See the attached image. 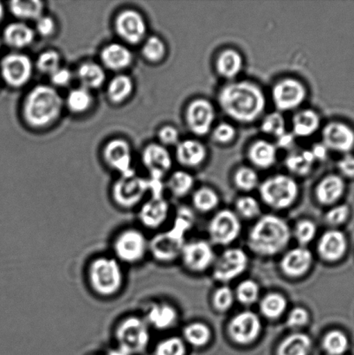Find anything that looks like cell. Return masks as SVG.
<instances>
[{"mask_svg":"<svg viewBox=\"0 0 354 355\" xmlns=\"http://www.w3.org/2000/svg\"><path fill=\"white\" fill-rule=\"evenodd\" d=\"M221 110L231 120L241 124H251L265 113L266 96L256 83L241 80L222 87L218 95Z\"/></svg>","mask_w":354,"mask_h":355,"instance_id":"cell-1","label":"cell"},{"mask_svg":"<svg viewBox=\"0 0 354 355\" xmlns=\"http://www.w3.org/2000/svg\"><path fill=\"white\" fill-rule=\"evenodd\" d=\"M62 107L64 101L54 87L37 85L24 97L23 119L28 126L36 130L48 128L60 117Z\"/></svg>","mask_w":354,"mask_h":355,"instance_id":"cell-2","label":"cell"},{"mask_svg":"<svg viewBox=\"0 0 354 355\" xmlns=\"http://www.w3.org/2000/svg\"><path fill=\"white\" fill-rule=\"evenodd\" d=\"M86 279L96 297L112 299L123 291L126 283L124 266L112 255L94 257L87 266Z\"/></svg>","mask_w":354,"mask_h":355,"instance_id":"cell-3","label":"cell"},{"mask_svg":"<svg viewBox=\"0 0 354 355\" xmlns=\"http://www.w3.org/2000/svg\"><path fill=\"white\" fill-rule=\"evenodd\" d=\"M290 239L291 230L287 222L277 216L268 214L260 218L251 228L248 245L259 256L272 257L282 252Z\"/></svg>","mask_w":354,"mask_h":355,"instance_id":"cell-4","label":"cell"},{"mask_svg":"<svg viewBox=\"0 0 354 355\" xmlns=\"http://www.w3.org/2000/svg\"><path fill=\"white\" fill-rule=\"evenodd\" d=\"M117 349L127 355H141L148 349L152 329L141 315H127L117 322L114 329Z\"/></svg>","mask_w":354,"mask_h":355,"instance_id":"cell-5","label":"cell"},{"mask_svg":"<svg viewBox=\"0 0 354 355\" xmlns=\"http://www.w3.org/2000/svg\"><path fill=\"white\" fill-rule=\"evenodd\" d=\"M149 239L141 227L121 230L111 243V255L124 266H138L149 256Z\"/></svg>","mask_w":354,"mask_h":355,"instance_id":"cell-6","label":"cell"},{"mask_svg":"<svg viewBox=\"0 0 354 355\" xmlns=\"http://www.w3.org/2000/svg\"><path fill=\"white\" fill-rule=\"evenodd\" d=\"M262 200L276 210H284L292 205L299 197L300 187L293 177L276 175L259 184Z\"/></svg>","mask_w":354,"mask_h":355,"instance_id":"cell-7","label":"cell"},{"mask_svg":"<svg viewBox=\"0 0 354 355\" xmlns=\"http://www.w3.org/2000/svg\"><path fill=\"white\" fill-rule=\"evenodd\" d=\"M149 191V180L134 173L120 176L111 188V198L118 208L132 210L143 203Z\"/></svg>","mask_w":354,"mask_h":355,"instance_id":"cell-8","label":"cell"},{"mask_svg":"<svg viewBox=\"0 0 354 355\" xmlns=\"http://www.w3.org/2000/svg\"><path fill=\"white\" fill-rule=\"evenodd\" d=\"M307 97V87L294 78L280 79L272 87V102L280 113L299 109Z\"/></svg>","mask_w":354,"mask_h":355,"instance_id":"cell-9","label":"cell"},{"mask_svg":"<svg viewBox=\"0 0 354 355\" xmlns=\"http://www.w3.org/2000/svg\"><path fill=\"white\" fill-rule=\"evenodd\" d=\"M185 236L173 228L156 233L149 239V255L158 263L173 262L182 255Z\"/></svg>","mask_w":354,"mask_h":355,"instance_id":"cell-10","label":"cell"},{"mask_svg":"<svg viewBox=\"0 0 354 355\" xmlns=\"http://www.w3.org/2000/svg\"><path fill=\"white\" fill-rule=\"evenodd\" d=\"M34 65L29 55L12 52L5 55L0 62V74L6 85L12 88H22L30 82Z\"/></svg>","mask_w":354,"mask_h":355,"instance_id":"cell-11","label":"cell"},{"mask_svg":"<svg viewBox=\"0 0 354 355\" xmlns=\"http://www.w3.org/2000/svg\"><path fill=\"white\" fill-rule=\"evenodd\" d=\"M213 103L206 98H196L186 107L185 119L187 128L196 137H206L213 130L216 121Z\"/></svg>","mask_w":354,"mask_h":355,"instance_id":"cell-12","label":"cell"},{"mask_svg":"<svg viewBox=\"0 0 354 355\" xmlns=\"http://www.w3.org/2000/svg\"><path fill=\"white\" fill-rule=\"evenodd\" d=\"M242 231L240 218L235 211L224 209L211 219L208 232L218 245H229L237 240Z\"/></svg>","mask_w":354,"mask_h":355,"instance_id":"cell-13","label":"cell"},{"mask_svg":"<svg viewBox=\"0 0 354 355\" xmlns=\"http://www.w3.org/2000/svg\"><path fill=\"white\" fill-rule=\"evenodd\" d=\"M114 24L118 37L126 43L136 45L145 40L148 31L147 21L138 10H121L114 19Z\"/></svg>","mask_w":354,"mask_h":355,"instance_id":"cell-14","label":"cell"},{"mask_svg":"<svg viewBox=\"0 0 354 355\" xmlns=\"http://www.w3.org/2000/svg\"><path fill=\"white\" fill-rule=\"evenodd\" d=\"M261 319L251 311H242L231 320L228 334L231 340L238 345H249L258 340L262 332Z\"/></svg>","mask_w":354,"mask_h":355,"instance_id":"cell-15","label":"cell"},{"mask_svg":"<svg viewBox=\"0 0 354 355\" xmlns=\"http://www.w3.org/2000/svg\"><path fill=\"white\" fill-rule=\"evenodd\" d=\"M249 266L247 254L239 248L224 250L215 261L213 277L221 283H229L241 276Z\"/></svg>","mask_w":354,"mask_h":355,"instance_id":"cell-16","label":"cell"},{"mask_svg":"<svg viewBox=\"0 0 354 355\" xmlns=\"http://www.w3.org/2000/svg\"><path fill=\"white\" fill-rule=\"evenodd\" d=\"M170 205L163 196H151L138 207L137 218L141 228L157 231L168 221Z\"/></svg>","mask_w":354,"mask_h":355,"instance_id":"cell-17","label":"cell"},{"mask_svg":"<svg viewBox=\"0 0 354 355\" xmlns=\"http://www.w3.org/2000/svg\"><path fill=\"white\" fill-rule=\"evenodd\" d=\"M103 157L106 165L119 172L121 176L135 173L132 168L133 155H132L131 146L123 138H114L107 141L103 148Z\"/></svg>","mask_w":354,"mask_h":355,"instance_id":"cell-18","label":"cell"},{"mask_svg":"<svg viewBox=\"0 0 354 355\" xmlns=\"http://www.w3.org/2000/svg\"><path fill=\"white\" fill-rule=\"evenodd\" d=\"M180 259L187 270L203 272L214 264L216 257L209 243L197 240L185 243Z\"/></svg>","mask_w":354,"mask_h":355,"instance_id":"cell-19","label":"cell"},{"mask_svg":"<svg viewBox=\"0 0 354 355\" xmlns=\"http://www.w3.org/2000/svg\"><path fill=\"white\" fill-rule=\"evenodd\" d=\"M322 144L329 151L350 154L354 148V130L341 121H331L321 131Z\"/></svg>","mask_w":354,"mask_h":355,"instance_id":"cell-20","label":"cell"},{"mask_svg":"<svg viewBox=\"0 0 354 355\" xmlns=\"http://www.w3.org/2000/svg\"><path fill=\"white\" fill-rule=\"evenodd\" d=\"M143 316L152 330L166 331L175 327L179 319V313L175 306L164 301H152L145 306Z\"/></svg>","mask_w":354,"mask_h":355,"instance_id":"cell-21","label":"cell"},{"mask_svg":"<svg viewBox=\"0 0 354 355\" xmlns=\"http://www.w3.org/2000/svg\"><path fill=\"white\" fill-rule=\"evenodd\" d=\"M141 161L150 179L162 180L172 166V158L168 148L159 144H150L142 151Z\"/></svg>","mask_w":354,"mask_h":355,"instance_id":"cell-22","label":"cell"},{"mask_svg":"<svg viewBox=\"0 0 354 355\" xmlns=\"http://www.w3.org/2000/svg\"><path fill=\"white\" fill-rule=\"evenodd\" d=\"M313 259L310 250L306 247H297L284 254L280 268L287 277L300 278L310 270Z\"/></svg>","mask_w":354,"mask_h":355,"instance_id":"cell-23","label":"cell"},{"mask_svg":"<svg viewBox=\"0 0 354 355\" xmlns=\"http://www.w3.org/2000/svg\"><path fill=\"white\" fill-rule=\"evenodd\" d=\"M206 145L195 139H186L176 146L175 157L180 165L187 168H197L206 161Z\"/></svg>","mask_w":354,"mask_h":355,"instance_id":"cell-24","label":"cell"},{"mask_svg":"<svg viewBox=\"0 0 354 355\" xmlns=\"http://www.w3.org/2000/svg\"><path fill=\"white\" fill-rule=\"evenodd\" d=\"M346 248L348 241L344 233L338 230H329L319 240L317 252L322 259L333 263L342 259Z\"/></svg>","mask_w":354,"mask_h":355,"instance_id":"cell-25","label":"cell"},{"mask_svg":"<svg viewBox=\"0 0 354 355\" xmlns=\"http://www.w3.org/2000/svg\"><path fill=\"white\" fill-rule=\"evenodd\" d=\"M102 64L107 69L121 71L133 64V53L123 44L112 43L103 47L100 54Z\"/></svg>","mask_w":354,"mask_h":355,"instance_id":"cell-26","label":"cell"},{"mask_svg":"<svg viewBox=\"0 0 354 355\" xmlns=\"http://www.w3.org/2000/svg\"><path fill=\"white\" fill-rule=\"evenodd\" d=\"M277 147L273 142L263 140H256L249 146L248 159L249 162L256 168L269 169L276 164L277 161Z\"/></svg>","mask_w":354,"mask_h":355,"instance_id":"cell-27","label":"cell"},{"mask_svg":"<svg viewBox=\"0 0 354 355\" xmlns=\"http://www.w3.org/2000/svg\"><path fill=\"white\" fill-rule=\"evenodd\" d=\"M245 67L242 54L235 49L227 48L218 55L215 68L218 75L224 79L233 80L240 75Z\"/></svg>","mask_w":354,"mask_h":355,"instance_id":"cell-28","label":"cell"},{"mask_svg":"<svg viewBox=\"0 0 354 355\" xmlns=\"http://www.w3.org/2000/svg\"><path fill=\"white\" fill-rule=\"evenodd\" d=\"M345 188V181L342 176L328 175L317 184L315 197L321 205H334L342 197Z\"/></svg>","mask_w":354,"mask_h":355,"instance_id":"cell-29","label":"cell"},{"mask_svg":"<svg viewBox=\"0 0 354 355\" xmlns=\"http://www.w3.org/2000/svg\"><path fill=\"white\" fill-rule=\"evenodd\" d=\"M35 34L33 28L24 22L10 23L3 29V41L10 48L22 50L33 43Z\"/></svg>","mask_w":354,"mask_h":355,"instance_id":"cell-30","label":"cell"},{"mask_svg":"<svg viewBox=\"0 0 354 355\" xmlns=\"http://www.w3.org/2000/svg\"><path fill=\"white\" fill-rule=\"evenodd\" d=\"M321 128V116L312 109L298 110L292 119V133L294 137L308 138Z\"/></svg>","mask_w":354,"mask_h":355,"instance_id":"cell-31","label":"cell"},{"mask_svg":"<svg viewBox=\"0 0 354 355\" xmlns=\"http://www.w3.org/2000/svg\"><path fill=\"white\" fill-rule=\"evenodd\" d=\"M76 74L81 86L89 90L100 88L106 80L105 69L95 62H82Z\"/></svg>","mask_w":354,"mask_h":355,"instance_id":"cell-32","label":"cell"},{"mask_svg":"<svg viewBox=\"0 0 354 355\" xmlns=\"http://www.w3.org/2000/svg\"><path fill=\"white\" fill-rule=\"evenodd\" d=\"M134 92V82L130 76L116 75L110 80L107 87V96L109 102L116 105L123 103Z\"/></svg>","mask_w":354,"mask_h":355,"instance_id":"cell-33","label":"cell"},{"mask_svg":"<svg viewBox=\"0 0 354 355\" xmlns=\"http://www.w3.org/2000/svg\"><path fill=\"white\" fill-rule=\"evenodd\" d=\"M312 340L303 333H294L284 338L277 347V355H310Z\"/></svg>","mask_w":354,"mask_h":355,"instance_id":"cell-34","label":"cell"},{"mask_svg":"<svg viewBox=\"0 0 354 355\" xmlns=\"http://www.w3.org/2000/svg\"><path fill=\"white\" fill-rule=\"evenodd\" d=\"M44 3L39 0H13L9 3L10 13L21 22L36 21L43 16Z\"/></svg>","mask_w":354,"mask_h":355,"instance_id":"cell-35","label":"cell"},{"mask_svg":"<svg viewBox=\"0 0 354 355\" xmlns=\"http://www.w3.org/2000/svg\"><path fill=\"white\" fill-rule=\"evenodd\" d=\"M315 159L310 150L290 153L285 159V166L292 175L306 176L313 169Z\"/></svg>","mask_w":354,"mask_h":355,"instance_id":"cell-36","label":"cell"},{"mask_svg":"<svg viewBox=\"0 0 354 355\" xmlns=\"http://www.w3.org/2000/svg\"><path fill=\"white\" fill-rule=\"evenodd\" d=\"M287 302L285 297L279 293H269L260 301L259 309L262 315L269 320L278 319L285 313Z\"/></svg>","mask_w":354,"mask_h":355,"instance_id":"cell-37","label":"cell"},{"mask_svg":"<svg viewBox=\"0 0 354 355\" xmlns=\"http://www.w3.org/2000/svg\"><path fill=\"white\" fill-rule=\"evenodd\" d=\"M183 340L193 347H203L210 343L211 330L202 322H193L183 329Z\"/></svg>","mask_w":354,"mask_h":355,"instance_id":"cell-38","label":"cell"},{"mask_svg":"<svg viewBox=\"0 0 354 355\" xmlns=\"http://www.w3.org/2000/svg\"><path fill=\"white\" fill-rule=\"evenodd\" d=\"M66 106L71 112L83 114L92 107L94 97L90 90L79 87L73 89L66 98Z\"/></svg>","mask_w":354,"mask_h":355,"instance_id":"cell-39","label":"cell"},{"mask_svg":"<svg viewBox=\"0 0 354 355\" xmlns=\"http://www.w3.org/2000/svg\"><path fill=\"white\" fill-rule=\"evenodd\" d=\"M195 180L190 173L178 170L172 173L168 180V188L173 196L183 198L193 189Z\"/></svg>","mask_w":354,"mask_h":355,"instance_id":"cell-40","label":"cell"},{"mask_svg":"<svg viewBox=\"0 0 354 355\" xmlns=\"http://www.w3.org/2000/svg\"><path fill=\"white\" fill-rule=\"evenodd\" d=\"M193 204L196 210L209 212L218 207L220 204V196L213 188L201 187L193 194Z\"/></svg>","mask_w":354,"mask_h":355,"instance_id":"cell-41","label":"cell"},{"mask_svg":"<svg viewBox=\"0 0 354 355\" xmlns=\"http://www.w3.org/2000/svg\"><path fill=\"white\" fill-rule=\"evenodd\" d=\"M166 45L161 37L152 36L145 40L141 48V54L145 60L151 64H159L166 58Z\"/></svg>","mask_w":354,"mask_h":355,"instance_id":"cell-42","label":"cell"},{"mask_svg":"<svg viewBox=\"0 0 354 355\" xmlns=\"http://www.w3.org/2000/svg\"><path fill=\"white\" fill-rule=\"evenodd\" d=\"M322 347L329 355H342L348 349V337L339 330H333L326 334L322 340Z\"/></svg>","mask_w":354,"mask_h":355,"instance_id":"cell-43","label":"cell"},{"mask_svg":"<svg viewBox=\"0 0 354 355\" xmlns=\"http://www.w3.org/2000/svg\"><path fill=\"white\" fill-rule=\"evenodd\" d=\"M186 343L182 337L169 336L155 344L154 355H186Z\"/></svg>","mask_w":354,"mask_h":355,"instance_id":"cell-44","label":"cell"},{"mask_svg":"<svg viewBox=\"0 0 354 355\" xmlns=\"http://www.w3.org/2000/svg\"><path fill=\"white\" fill-rule=\"evenodd\" d=\"M233 180L238 189L242 191H251L259 187V176L254 168L242 166L234 173Z\"/></svg>","mask_w":354,"mask_h":355,"instance_id":"cell-45","label":"cell"},{"mask_svg":"<svg viewBox=\"0 0 354 355\" xmlns=\"http://www.w3.org/2000/svg\"><path fill=\"white\" fill-rule=\"evenodd\" d=\"M260 288L253 280H245L238 284L235 291L236 299L242 304L251 306L259 300Z\"/></svg>","mask_w":354,"mask_h":355,"instance_id":"cell-46","label":"cell"},{"mask_svg":"<svg viewBox=\"0 0 354 355\" xmlns=\"http://www.w3.org/2000/svg\"><path fill=\"white\" fill-rule=\"evenodd\" d=\"M61 55L57 51L47 50L38 55L35 66L38 71L51 76L61 67Z\"/></svg>","mask_w":354,"mask_h":355,"instance_id":"cell-47","label":"cell"},{"mask_svg":"<svg viewBox=\"0 0 354 355\" xmlns=\"http://www.w3.org/2000/svg\"><path fill=\"white\" fill-rule=\"evenodd\" d=\"M261 130L263 134L272 135L276 139L282 137L287 132L285 119L282 113H270L263 118Z\"/></svg>","mask_w":354,"mask_h":355,"instance_id":"cell-48","label":"cell"},{"mask_svg":"<svg viewBox=\"0 0 354 355\" xmlns=\"http://www.w3.org/2000/svg\"><path fill=\"white\" fill-rule=\"evenodd\" d=\"M236 214L238 217L252 219L261 214V207L258 201L251 196H242L236 201Z\"/></svg>","mask_w":354,"mask_h":355,"instance_id":"cell-49","label":"cell"},{"mask_svg":"<svg viewBox=\"0 0 354 355\" xmlns=\"http://www.w3.org/2000/svg\"><path fill=\"white\" fill-rule=\"evenodd\" d=\"M235 300V292L224 285L215 291L213 297V307L218 312L224 313L232 308Z\"/></svg>","mask_w":354,"mask_h":355,"instance_id":"cell-50","label":"cell"},{"mask_svg":"<svg viewBox=\"0 0 354 355\" xmlns=\"http://www.w3.org/2000/svg\"><path fill=\"white\" fill-rule=\"evenodd\" d=\"M317 226L315 222L304 219L298 222L294 227V235L301 246L306 247L317 236Z\"/></svg>","mask_w":354,"mask_h":355,"instance_id":"cell-51","label":"cell"},{"mask_svg":"<svg viewBox=\"0 0 354 355\" xmlns=\"http://www.w3.org/2000/svg\"><path fill=\"white\" fill-rule=\"evenodd\" d=\"M238 132L233 125L229 123H221L211 130L213 141L220 145H229L237 137Z\"/></svg>","mask_w":354,"mask_h":355,"instance_id":"cell-52","label":"cell"},{"mask_svg":"<svg viewBox=\"0 0 354 355\" xmlns=\"http://www.w3.org/2000/svg\"><path fill=\"white\" fill-rule=\"evenodd\" d=\"M194 221H195V217H194L193 211L189 207H182L176 212L175 223H173L172 228L186 235V232L193 227Z\"/></svg>","mask_w":354,"mask_h":355,"instance_id":"cell-53","label":"cell"},{"mask_svg":"<svg viewBox=\"0 0 354 355\" xmlns=\"http://www.w3.org/2000/svg\"><path fill=\"white\" fill-rule=\"evenodd\" d=\"M310 313L303 307H296L287 316L286 324L291 329H301L310 322Z\"/></svg>","mask_w":354,"mask_h":355,"instance_id":"cell-54","label":"cell"},{"mask_svg":"<svg viewBox=\"0 0 354 355\" xmlns=\"http://www.w3.org/2000/svg\"><path fill=\"white\" fill-rule=\"evenodd\" d=\"M159 144L164 146V147H170V146H176L179 144L180 135L177 128L172 125H165V126L159 128L158 131Z\"/></svg>","mask_w":354,"mask_h":355,"instance_id":"cell-55","label":"cell"},{"mask_svg":"<svg viewBox=\"0 0 354 355\" xmlns=\"http://www.w3.org/2000/svg\"><path fill=\"white\" fill-rule=\"evenodd\" d=\"M349 215V208L345 205H337L330 209L325 215L326 222L332 226L343 224Z\"/></svg>","mask_w":354,"mask_h":355,"instance_id":"cell-56","label":"cell"},{"mask_svg":"<svg viewBox=\"0 0 354 355\" xmlns=\"http://www.w3.org/2000/svg\"><path fill=\"white\" fill-rule=\"evenodd\" d=\"M35 29L41 37H48L53 36L55 34V30H57V24H55L53 17L43 15L36 20V28Z\"/></svg>","mask_w":354,"mask_h":355,"instance_id":"cell-57","label":"cell"},{"mask_svg":"<svg viewBox=\"0 0 354 355\" xmlns=\"http://www.w3.org/2000/svg\"><path fill=\"white\" fill-rule=\"evenodd\" d=\"M73 76L71 71L67 68L60 67L50 76L52 85L55 87H66L71 83Z\"/></svg>","mask_w":354,"mask_h":355,"instance_id":"cell-58","label":"cell"},{"mask_svg":"<svg viewBox=\"0 0 354 355\" xmlns=\"http://www.w3.org/2000/svg\"><path fill=\"white\" fill-rule=\"evenodd\" d=\"M338 169L342 175L354 178V155L348 154L343 156L338 162Z\"/></svg>","mask_w":354,"mask_h":355,"instance_id":"cell-59","label":"cell"},{"mask_svg":"<svg viewBox=\"0 0 354 355\" xmlns=\"http://www.w3.org/2000/svg\"><path fill=\"white\" fill-rule=\"evenodd\" d=\"M310 151L314 155L315 162L326 161L328 159L329 150L322 142L314 144Z\"/></svg>","mask_w":354,"mask_h":355,"instance_id":"cell-60","label":"cell"},{"mask_svg":"<svg viewBox=\"0 0 354 355\" xmlns=\"http://www.w3.org/2000/svg\"><path fill=\"white\" fill-rule=\"evenodd\" d=\"M294 137L292 133L286 132L282 137L277 138L276 147L281 148H290L294 144Z\"/></svg>","mask_w":354,"mask_h":355,"instance_id":"cell-61","label":"cell"},{"mask_svg":"<svg viewBox=\"0 0 354 355\" xmlns=\"http://www.w3.org/2000/svg\"><path fill=\"white\" fill-rule=\"evenodd\" d=\"M104 355H127V354H125L124 352H123V351H121L119 349H117V347H116V349H112L107 351V352Z\"/></svg>","mask_w":354,"mask_h":355,"instance_id":"cell-62","label":"cell"},{"mask_svg":"<svg viewBox=\"0 0 354 355\" xmlns=\"http://www.w3.org/2000/svg\"><path fill=\"white\" fill-rule=\"evenodd\" d=\"M5 7H3V3L0 2V22L3 19V17H5Z\"/></svg>","mask_w":354,"mask_h":355,"instance_id":"cell-63","label":"cell"},{"mask_svg":"<svg viewBox=\"0 0 354 355\" xmlns=\"http://www.w3.org/2000/svg\"><path fill=\"white\" fill-rule=\"evenodd\" d=\"M1 45H2V40H1V38H0V50H1Z\"/></svg>","mask_w":354,"mask_h":355,"instance_id":"cell-64","label":"cell"}]
</instances>
